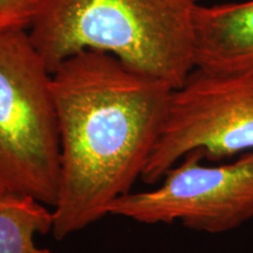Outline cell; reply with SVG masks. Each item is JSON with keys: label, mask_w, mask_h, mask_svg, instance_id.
Masks as SVG:
<instances>
[{"label": "cell", "mask_w": 253, "mask_h": 253, "mask_svg": "<svg viewBox=\"0 0 253 253\" xmlns=\"http://www.w3.org/2000/svg\"><path fill=\"white\" fill-rule=\"evenodd\" d=\"M172 90L97 50L79 52L52 72L60 136L55 239L108 216L110 205L142 179Z\"/></svg>", "instance_id": "cell-1"}, {"label": "cell", "mask_w": 253, "mask_h": 253, "mask_svg": "<svg viewBox=\"0 0 253 253\" xmlns=\"http://www.w3.org/2000/svg\"><path fill=\"white\" fill-rule=\"evenodd\" d=\"M198 0H40L28 36L53 72L69 56L97 50L170 86L195 69Z\"/></svg>", "instance_id": "cell-2"}, {"label": "cell", "mask_w": 253, "mask_h": 253, "mask_svg": "<svg viewBox=\"0 0 253 253\" xmlns=\"http://www.w3.org/2000/svg\"><path fill=\"white\" fill-rule=\"evenodd\" d=\"M59 177L52 72L28 31L0 34V190L53 208Z\"/></svg>", "instance_id": "cell-3"}, {"label": "cell", "mask_w": 253, "mask_h": 253, "mask_svg": "<svg viewBox=\"0 0 253 253\" xmlns=\"http://www.w3.org/2000/svg\"><path fill=\"white\" fill-rule=\"evenodd\" d=\"M253 150V73L195 68L172 90L160 137L142 175L155 185L194 151L220 162Z\"/></svg>", "instance_id": "cell-4"}, {"label": "cell", "mask_w": 253, "mask_h": 253, "mask_svg": "<svg viewBox=\"0 0 253 253\" xmlns=\"http://www.w3.org/2000/svg\"><path fill=\"white\" fill-rule=\"evenodd\" d=\"M155 185L118 198L108 216L148 225L181 223L210 235L230 232L253 220V150L213 164L194 151Z\"/></svg>", "instance_id": "cell-5"}, {"label": "cell", "mask_w": 253, "mask_h": 253, "mask_svg": "<svg viewBox=\"0 0 253 253\" xmlns=\"http://www.w3.org/2000/svg\"><path fill=\"white\" fill-rule=\"evenodd\" d=\"M195 68L253 73V0L205 6L194 15Z\"/></svg>", "instance_id": "cell-6"}, {"label": "cell", "mask_w": 253, "mask_h": 253, "mask_svg": "<svg viewBox=\"0 0 253 253\" xmlns=\"http://www.w3.org/2000/svg\"><path fill=\"white\" fill-rule=\"evenodd\" d=\"M52 208L26 195L0 190V253H50L37 237L52 232Z\"/></svg>", "instance_id": "cell-7"}, {"label": "cell", "mask_w": 253, "mask_h": 253, "mask_svg": "<svg viewBox=\"0 0 253 253\" xmlns=\"http://www.w3.org/2000/svg\"><path fill=\"white\" fill-rule=\"evenodd\" d=\"M40 0H0V34L28 31Z\"/></svg>", "instance_id": "cell-8"}]
</instances>
